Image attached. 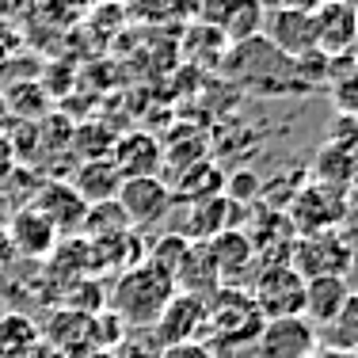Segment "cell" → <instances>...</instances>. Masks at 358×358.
Wrapping results in <instances>:
<instances>
[{
    "mask_svg": "<svg viewBox=\"0 0 358 358\" xmlns=\"http://www.w3.org/2000/svg\"><path fill=\"white\" fill-rule=\"evenodd\" d=\"M176 294V282L172 275H164L160 267L152 263H138V267L122 271L118 275L115 289L107 294V309L115 313L126 328H152L168 301Z\"/></svg>",
    "mask_w": 358,
    "mask_h": 358,
    "instance_id": "obj_1",
    "label": "cell"
},
{
    "mask_svg": "<svg viewBox=\"0 0 358 358\" xmlns=\"http://www.w3.org/2000/svg\"><path fill=\"white\" fill-rule=\"evenodd\" d=\"M263 328V313L255 309L252 294L241 286H221L214 297L206 301V347H244L255 343Z\"/></svg>",
    "mask_w": 358,
    "mask_h": 358,
    "instance_id": "obj_2",
    "label": "cell"
},
{
    "mask_svg": "<svg viewBox=\"0 0 358 358\" xmlns=\"http://www.w3.org/2000/svg\"><path fill=\"white\" fill-rule=\"evenodd\" d=\"M286 263L301 278H324V275L347 278V271H351V263H355V248L339 229H328V233L297 236Z\"/></svg>",
    "mask_w": 358,
    "mask_h": 358,
    "instance_id": "obj_3",
    "label": "cell"
},
{
    "mask_svg": "<svg viewBox=\"0 0 358 358\" xmlns=\"http://www.w3.org/2000/svg\"><path fill=\"white\" fill-rule=\"evenodd\" d=\"M252 301L263 313V320L278 317H301L305 305V278L289 263H263L252 278Z\"/></svg>",
    "mask_w": 358,
    "mask_h": 358,
    "instance_id": "obj_4",
    "label": "cell"
},
{
    "mask_svg": "<svg viewBox=\"0 0 358 358\" xmlns=\"http://www.w3.org/2000/svg\"><path fill=\"white\" fill-rule=\"evenodd\" d=\"M115 202L126 214V221H130V229H152L168 217L176 199H172V187L160 176H134L118 183Z\"/></svg>",
    "mask_w": 358,
    "mask_h": 358,
    "instance_id": "obj_5",
    "label": "cell"
},
{
    "mask_svg": "<svg viewBox=\"0 0 358 358\" xmlns=\"http://www.w3.org/2000/svg\"><path fill=\"white\" fill-rule=\"evenodd\" d=\"M255 347H259L263 358H313L320 339L317 328L305 317H278V320H263Z\"/></svg>",
    "mask_w": 358,
    "mask_h": 358,
    "instance_id": "obj_6",
    "label": "cell"
},
{
    "mask_svg": "<svg viewBox=\"0 0 358 358\" xmlns=\"http://www.w3.org/2000/svg\"><path fill=\"white\" fill-rule=\"evenodd\" d=\"M149 331L160 347L194 343L199 336H206V301L191 294H172V301L160 309V317Z\"/></svg>",
    "mask_w": 358,
    "mask_h": 358,
    "instance_id": "obj_7",
    "label": "cell"
},
{
    "mask_svg": "<svg viewBox=\"0 0 358 358\" xmlns=\"http://www.w3.org/2000/svg\"><path fill=\"white\" fill-rule=\"evenodd\" d=\"M263 35L282 57L297 62V57L317 54V27H313L309 12H294V8H267L263 20Z\"/></svg>",
    "mask_w": 358,
    "mask_h": 358,
    "instance_id": "obj_8",
    "label": "cell"
},
{
    "mask_svg": "<svg viewBox=\"0 0 358 358\" xmlns=\"http://www.w3.org/2000/svg\"><path fill=\"white\" fill-rule=\"evenodd\" d=\"M347 217V202L339 199V191L331 187H305L294 202H289V225H294L297 236H309V233H328L336 229L339 221Z\"/></svg>",
    "mask_w": 358,
    "mask_h": 358,
    "instance_id": "obj_9",
    "label": "cell"
},
{
    "mask_svg": "<svg viewBox=\"0 0 358 358\" xmlns=\"http://www.w3.org/2000/svg\"><path fill=\"white\" fill-rule=\"evenodd\" d=\"M31 210H38V214L57 229V236H73V233H80V225H84L88 202L80 199V191H76L73 183H57V179H50V183H42L35 191Z\"/></svg>",
    "mask_w": 358,
    "mask_h": 358,
    "instance_id": "obj_10",
    "label": "cell"
},
{
    "mask_svg": "<svg viewBox=\"0 0 358 358\" xmlns=\"http://www.w3.org/2000/svg\"><path fill=\"white\" fill-rule=\"evenodd\" d=\"M355 15L358 8L351 0H328L313 12L317 27V54L324 57H347L355 50Z\"/></svg>",
    "mask_w": 358,
    "mask_h": 358,
    "instance_id": "obj_11",
    "label": "cell"
},
{
    "mask_svg": "<svg viewBox=\"0 0 358 358\" xmlns=\"http://www.w3.org/2000/svg\"><path fill=\"white\" fill-rule=\"evenodd\" d=\"M176 294H191V297H202V301H210V297L221 289V275H217V263L214 255H210V244L206 241H191L183 252V259H179L176 275Z\"/></svg>",
    "mask_w": 358,
    "mask_h": 358,
    "instance_id": "obj_12",
    "label": "cell"
},
{
    "mask_svg": "<svg viewBox=\"0 0 358 358\" xmlns=\"http://www.w3.org/2000/svg\"><path fill=\"white\" fill-rule=\"evenodd\" d=\"M210 244V255H214L217 263V275H221V286H241L244 278L255 271V244L248 233H241V229H225V233H217Z\"/></svg>",
    "mask_w": 358,
    "mask_h": 358,
    "instance_id": "obj_13",
    "label": "cell"
},
{
    "mask_svg": "<svg viewBox=\"0 0 358 358\" xmlns=\"http://www.w3.org/2000/svg\"><path fill=\"white\" fill-rule=\"evenodd\" d=\"M4 233H8V241H12L15 255H27V259H46V255L57 248V241H62L57 229L31 206L15 210V214L8 217Z\"/></svg>",
    "mask_w": 358,
    "mask_h": 358,
    "instance_id": "obj_14",
    "label": "cell"
},
{
    "mask_svg": "<svg viewBox=\"0 0 358 358\" xmlns=\"http://www.w3.org/2000/svg\"><path fill=\"white\" fill-rule=\"evenodd\" d=\"M347 297H351V286H347V278H339V275L305 278V305H301V317L320 331L324 324L336 320V313L343 309Z\"/></svg>",
    "mask_w": 358,
    "mask_h": 358,
    "instance_id": "obj_15",
    "label": "cell"
},
{
    "mask_svg": "<svg viewBox=\"0 0 358 358\" xmlns=\"http://www.w3.org/2000/svg\"><path fill=\"white\" fill-rule=\"evenodd\" d=\"M160 160H164V149L149 138V134H130V138H115L110 145V164L118 168L122 179L134 176H157Z\"/></svg>",
    "mask_w": 358,
    "mask_h": 358,
    "instance_id": "obj_16",
    "label": "cell"
},
{
    "mask_svg": "<svg viewBox=\"0 0 358 358\" xmlns=\"http://www.w3.org/2000/svg\"><path fill=\"white\" fill-rule=\"evenodd\" d=\"M263 20H267V8L259 0H221L217 12V31L225 35V42L241 46L263 35Z\"/></svg>",
    "mask_w": 358,
    "mask_h": 358,
    "instance_id": "obj_17",
    "label": "cell"
},
{
    "mask_svg": "<svg viewBox=\"0 0 358 358\" xmlns=\"http://www.w3.org/2000/svg\"><path fill=\"white\" fill-rule=\"evenodd\" d=\"M229 214H233V199H229V194H210V199L191 202L183 236L187 241H214L217 233L233 229L229 225Z\"/></svg>",
    "mask_w": 358,
    "mask_h": 358,
    "instance_id": "obj_18",
    "label": "cell"
},
{
    "mask_svg": "<svg viewBox=\"0 0 358 358\" xmlns=\"http://www.w3.org/2000/svg\"><path fill=\"white\" fill-rule=\"evenodd\" d=\"M118 183H122V176H118V168L110 164V157H99V160L80 164V172H76V179H73V187L80 191V199L88 202V206L110 202L118 194Z\"/></svg>",
    "mask_w": 358,
    "mask_h": 358,
    "instance_id": "obj_19",
    "label": "cell"
},
{
    "mask_svg": "<svg viewBox=\"0 0 358 358\" xmlns=\"http://www.w3.org/2000/svg\"><path fill=\"white\" fill-rule=\"evenodd\" d=\"M42 343V328L27 313H4L0 317V358H31Z\"/></svg>",
    "mask_w": 358,
    "mask_h": 358,
    "instance_id": "obj_20",
    "label": "cell"
},
{
    "mask_svg": "<svg viewBox=\"0 0 358 358\" xmlns=\"http://www.w3.org/2000/svg\"><path fill=\"white\" fill-rule=\"evenodd\" d=\"M320 347L339 355H358V289H351V297L343 301V309L336 313V320L324 324L317 331Z\"/></svg>",
    "mask_w": 358,
    "mask_h": 358,
    "instance_id": "obj_21",
    "label": "cell"
},
{
    "mask_svg": "<svg viewBox=\"0 0 358 358\" xmlns=\"http://www.w3.org/2000/svg\"><path fill=\"white\" fill-rule=\"evenodd\" d=\"M221 187H225V176H221L214 164H206V160H199V164L183 168V176H179V183L172 187V199L199 202V199H210V194H221Z\"/></svg>",
    "mask_w": 358,
    "mask_h": 358,
    "instance_id": "obj_22",
    "label": "cell"
},
{
    "mask_svg": "<svg viewBox=\"0 0 358 358\" xmlns=\"http://www.w3.org/2000/svg\"><path fill=\"white\" fill-rule=\"evenodd\" d=\"M122 229H130V221L126 214L118 210V202H96V206H88V214H84V241H99V236H110V233H122Z\"/></svg>",
    "mask_w": 358,
    "mask_h": 358,
    "instance_id": "obj_23",
    "label": "cell"
},
{
    "mask_svg": "<svg viewBox=\"0 0 358 358\" xmlns=\"http://www.w3.org/2000/svg\"><path fill=\"white\" fill-rule=\"evenodd\" d=\"M187 244H191V241H187L183 233H160L157 241L145 248V263L160 267L164 275H176V267H179V259H183Z\"/></svg>",
    "mask_w": 358,
    "mask_h": 358,
    "instance_id": "obj_24",
    "label": "cell"
},
{
    "mask_svg": "<svg viewBox=\"0 0 358 358\" xmlns=\"http://www.w3.org/2000/svg\"><path fill=\"white\" fill-rule=\"evenodd\" d=\"M160 351H164V347H160L157 339L145 347V343H141V328H134V336H126L122 343L110 351V358H160Z\"/></svg>",
    "mask_w": 358,
    "mask_h": 358,
    "instance_id": "obj_25",
    "label": "cell"
},
{
    "mask_svg": "<svg viewBox=\"0 0 358 358\" xmlns=\"http://www.w3.org/2000/svg\"><path fill=\"white\" fill-rule=\"evenodd\" d=\"M160 358H217L214 347H206L202 339H194V343H176V347H164Z\"/></svg>",
    "mask_w": 358,
    "mask_h": 358,
    "instance_id": "obj_26",
    "label": "cell"
},
{
    "mask_svg": "<svg viewBox=\"0 0 358 358\" xmlns=\"http://www.w3.org/2000/svg\"><path fill=\"white\" fill-rule=\"evenodd\" d=\"M12 176H15V145L0 134V187H4Z\"/></svg>",
    "mask_w": 358,
    "mask_h": 358,
    "instance_id": "obj_27",
    "label": "cell"
},
{
    "mask_svg": "<svg viewBox=\"0 0 358 358\" xmlns=\"http://www.w3.org/2000/svg\"><path fill=\"white\" fill-rule=\"evenodd\" d=\"M320 4H328V0H278L275 8H294V12H309L313 15Z\"/></svg>",
    "mask_w": 358,
    "mask_h": 358,
    "instance_id": "obj_28",
    "label": "cell"
},
{
    "mask_svg": "<svg viewBox=\"0 0 358 358\" xmlns=\"http://www.w3.org/2000/svg\"><path fill=\"white\" fill-rule=\"evenodd\" d=\"M12 259H20V255H15L12 241H8V233L0 229V271H8V263H12Z\"/></svg>",
    "mask_w": 358,
    "mask_h": 358,
    "instance_id": "obj_29",
    "label": "cell"
},
{
    "mask_svg": "<svg viewBox=\"0 0 358 358\" xmlns=\"http://www.w3.org/2000/svg\"><path fill=\"white\" fill-rule=\"evenodd\" d=\"M31 358H65L62 351H54V347H46V343H38L35 351H31Z\"/></svg>",
    "mask_w": 358,
    "mask_h": 358,
    "instance_id": "obj_30",
    "label": "cell"
},
{
    "mask_svg": "<svg viewBox=\"0 0 358 358\" xmlns=\"http://www.w3.org/2000/svg\"><path fill=\"white\" fill-rule=\"evenodd\" d=\"M355 46H358V15H355Z\"/></svg>",
    "mask_w": 358,
    "mask_h": 358,
    "instance_id": "obj_31",
    "label": "cell"
},
{
    "mask_svg": "<svg viewBox=\"0 0 358 358\" xmlns=\"http://www.w3.org/2000/svg\"><path fill=\"white\" fill-rule=\"evenodd\" d=\"M0 317H4V301H0Z\"/></svg>",
    "mask_w": 358,
    "mask_h": 358,
    "instance_id": "obj_32",
    "label": "cell"
},
{
    "mask_svg": "<svg viewBox=\"0 0 358 358\" xmlns=\"http://www.w3.org/2000/svg\"><path fill=\"white\" fill-rule=\"evenodd\" d=\"M0 229H4V217H0Z\"/></svg>",
    "mask_w": 358,
    "mask_h": 358,
    "instance_id": "obj_33",
    "label": "cell"
},
{
    "mask_svg": "<svg viewBox=\"0 0 358 358\" xmlns=\"http://www.w3.org/2000/svg\"><path fill=\"white\" fill-rule=\"evenodd\" d=\"M351 4H355V8H358V0H351Z\"/></svg>",
    "mask_w": 358,
    "mask_h": 358,
    "instance_id": "obj_34",
    "label": "cell"
},
{
    "mask_svg": "<svg viewBox=\"0 0 358 358\" xmlns=\"http://www.w3.org/2000/svg\"><path fill=\"white\" fill-rule=\"evenodd\" d=\"M355 76H358V65H355Z\"/></svg>",
    "mask_w": 358,
    "mask_h": 358,
    "instance_id": "obj_35",
    "label": "cell"
}]
</instances>
